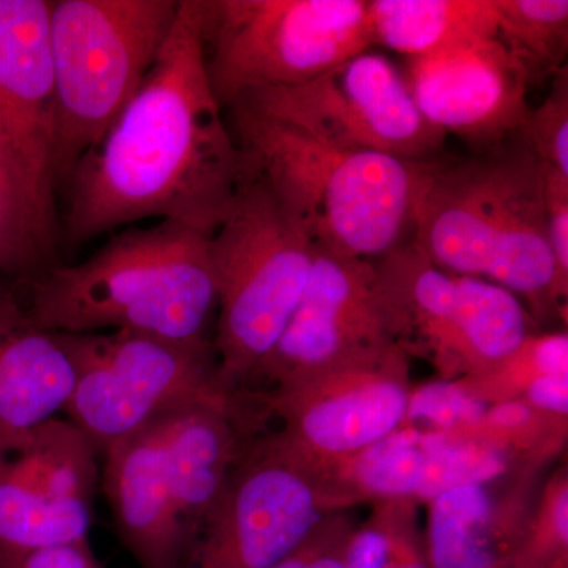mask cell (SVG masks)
<instances>
[{"mask_svg": "<svg viewBox=\"0 0 568 568\" xmlns=\"http://www.w3.org/2000/svg\"><path fill=\"white\" fill-rule=\"evenodd\" d=\"M497 37L523 63L532 84L567 67V0H493Z\"/></svg>", "mask_w": 568, "mask_h": 568, "instance_id": "cell-22", "label": "cell"}, {"mask_svg": "<svg viewBox=\"0 0 568 568\" xmlns=\"http://www.w3.org/2000/svg\"><path fill=\"white\" fill-rule=\"evenodd\" d=\"M50 0H0V138L54 215L55 92Z\"/></svg>", "mask_w": 568, "mask_h": 568, "instance_id": "cell-15", "label": "cell"}, {"mask_svg": "<svg viewBox=\"0 0 568 568\" xmlns=\"http://www.w3.org/2000/svg\"><path fill=\"white\" fill-rule=\"evenodd\" d=\"M375 43L425 58L497 37L493 0H368Z\"/></svg>", "mask_w": 568, "mask_h": 568, "instance_id": "cell-21", "label": "cell"}, {"mask_svg": "<svg viewBox=\"0 0 568 568\" xmlns=\"http://www.w3.org/2000/svg\"><path fill=\"white\" fill-rule=\"evenodd\" d=\"M410 92L426 121L474 151L519 132L532 81L499 37L410 59Z\"/></svg>", "mask_w": 568, "mask_h": 568, "instance_id": "cell-14", "label": "cell"}, {"mask_svg": "<svg viewBox=\"0 0 568 568\" xmlns=\"http://www.w3.org/2000/svg\"><path fill=\"white\" fill-rule=\"evenodd\" d=\"M203 22V0H182L140 91L71 173L70 245L153 216L211 235L233 207L245 159L209 81Z\"/></svg>", "mask_w": 568, "mask_h": 568, "instance_id": "cell-1", "label": "cell"}, {"mask_svg": "<svg viewBox=\"0 0 568 568\" xmlns=\"http://www.w3.org/2000/svg\"><path fill=\"white\" fill-rule=\"evenodd\" d=\"M316 248L260 175L246 170L233 207L209 235L215 284L220 375L246 390L293 317L315 265Z\"/></svg>", "mask_w": 568, "mask_h": 568, "instance_id": "cell-5", "label": "cell"}, {"mask_svg": "<svg viewBox=\"0 0 568 568\" xmlns=\"http://www.w3.org/2000/svg\"><path fill=\"white\" fill-rule=\"evenodd\" d=\"M544 166V164H541ZM545 216L549 250L556 272V293L567 305L568 298V178L544 166Z\"/></svg>", "mask_w": 568, "mask_h": 568, "instance_id": "cell-30", "label": "cell"}, {"mask_svg": "<svg viewBox=\"0 0 568 568\" xmlns=\"http://www.w3.org/2000/svg\"><path fill=\"white\" fill-rule=\"evenodd\" d=\"M413 387L410 358L392 346L256 394L284 447L332 476L403 425Z\"/></svg>", "mask_w": 568, "mask_h": 568, "instance_id": "cell-11", "label": "cell"}, {"mask_svg": "<svg viewBox=\"0 0 568 568\" xmlns=\"http://www.w3.org/2000/svg\"><path fill=\"white\" fill-rule=\"evenodd\" d=\"M168 417L104 452L103 488L123 547L140 568H185L168 463Z\"/></svg>", "mask_w": 568, "mask_h": 568, "instance_id": "cell-20", "label": "cell"}, {"mask_svg": "<svg viewBox=\"0 0 568 568\" xmlns=\"http://www.w3.org/2000/svg\"><path fill=\"white\" fill-rule=\"evenodd\" d=\"M508 568H568V466L549 470Z\"/></svg>", "mask_w": 568, "mask_h": 568, "instance_id": "cell-27", "label": "cell"}, {"mask_svg": "<svg viewBox=\"0 0 568 568\" xmlns=\"http://www.w3.org/2000/svg\"><path fill=\"white\" fill-rule=\"evenodd\" d=\"M26 306L58 334L207 339L216 308L209 235L173 220L123 231L82 263L36 276Z\"/></svg>", "mask_w": 568, "mask_h": 568, "instance_id": "cell-3", "label": "cell"}, {"mask_svg": "<svg viewBox=\"0 0 568 568\" xmlns=\"http://www.w3.org/2000/svg\"><path fill=\"white\" fill-rule=\"evenodd\" d=\"M355 506L331 474L295 457L274 429H264L235 467L185 568H272L325 519Z\"/></svg>", "mask_w": 568, "mask_h": 568, "instance_id": "cell-10", "label": "cell"}, {"mask_svg": "<svg viewBox=\"0 0 568 568\" xmlns=\"http://www.w3.org/2000/svg\"><path fill=\"white\" fill-rule=\"evenodd\" d=\"M515 467L473 436L399 426L332 476L355 504L405 499L428 504L447 489L487 480Z\"/></svg>", "mask_w": 568, "mask_h": 568, "instance_id": "cell-17", "label": "cell"}, {"mask_svg": "<svg viewBox=\"0 0 568 568\" xmlns=\"http://www.w3.org/2000/svg\"><path fill=\"white\" fill-rule=\"evenodd\" d=\"M179 7L175 0L52 2L55 182L70 178L140 91Z\"/></svg>", "mask_w": 568, "mask_h": 568, "instance_id": "cell-6", "label": "cell"}, {"mask_svg": "<svg viewBox=\"0 0 568 568\" xmlns=\"http://www.w3.org/2000/svg\"><path fill=\"white\" fill-rule=\"evenodd\" d=\"M74 383L65 336L40 327L26 302L0 283V459L65 413Z\"/></svg>", "mask_w": 568, "mask_h": 568, "instance_id": "cell-18", "label": "cell"}, {"mask_svg": "<svg viewBox=\"0 0 568 568\" xmlns=\"http://www.w3.org/2000/svg\"><path fill=\"white\" fill-rule=\"evenodd\" d=\"M205 67L222 108L316 80L375 43L368 0H203Z\"/></svg>", "mask_w": 568, "mask_h": 568, "instance_id": "cell-7", "label": "cell"}, {"mask_svg": "<svg viewBox=\"0 0 568 568\" xmlns=\"http://www.w3.org/2000/svg\"><path fill=\"white\" fill-rule=\"evenodd\" d=\"M54 226L0 138V272L36 268L50 253Z\"/></svg>", "mask_w": 568, "mask_h": 568, "instance_id": "cell-23", "label": "cell"}, {"mask_svg": "<svg viewBox=\"0 0 568 568\" xmlns=\"http://www.w3.org/2000/svg\"><path fill=\"white\" fill-rule=\"evenodd\" d=\"M551 88L544 102L529 108L521 133L530 149L549 170L568 178V70L551 78Z\"/></svg>", "mask_w": 568, "mask_h": 568, "instance_id": "cell-28", "label": "cell"}, {"mask_svg": "<svg viewBox=\"0 0 568 568\" xmlns=\"http://www.w3.org/2000/svg\"><path fill=\"white\" fill-rule=\"evenodd\" d=\"M328 95L347 148L424 163L447 136L426 121L406 78L386 55L365 51L327 73Z\"/></svg>", "mask_w": 568, "mask_h": 568, "instance_id": "cell-19", "label": "cell"}, {"mask_svg": "<svg viewBox=\"0 0 568 568\" xmlns=\"http://www.w3.org/2000/svg\"><path fill=\"white\" fill-rule=\"evenodd\" d=\"M231 132L313 246L377 261L413 237L418 163L349 151L233 104Z\"/></svg>", "mask_w": 568, "mask_h": 568, "instance_id": "cell-4", "label": "cell"}, {"mask_svg": "<svg viewBox=\"0 0 568 568\" xmlns=\"http://www.w3.org/2000/svg\"><path fill=\"white\" fill-rule=\"evenodd\" d=\"M375 264L396 345L437 379L491 372L540 327L506 287L443 271L413 241Z\"/></svg>", "mask_w": 568, "mask_h": 568, "instance_id": "cell-8", "label": "cell"}, {"mask_svg": "<svg viewBox=\"0 0 568 568\" xmlns=\"http://www.w3.org/2000/svg\"><path fill=\"white\" fill-rule=\"evenodd\" d=\"M97 455L73 422L55 417L0 459V558L89 541Z\"/></svg>", "mask_w": 568, "mask_h": 568, "instance_id": "cell-13", "label": "cell"}, {"mask_svg": "<svg viewBox=\"0 0 568 568\" xmlns=\"http://www.w3.org/2000/svg\"><path fill=\"white\" fill-rule=\"evenodd\" d=\"M0 568H103L91 541L37 549L20 556L0 558Z\"/></svg>", "mask_w": 568, "mask_h": 568, "instance_id": "cell-31", "label": "cell"}, {"mask_svg": "<svg viewBox=\"0 0 568 568\" xmlns=\"http://www.w3.org/2000/svg\"><path fill=\"white\" fill-rule=\"evenodd\" d=\"M568 418L521 402L485 406L474 436L515 466L549 467L566 454Z\"/></svg>", "mask_w": 568, "mask_h": 568, "instance_id": "cell-25", "label": "cell"}, {"mask_svg": "<svg viewBox=\"0 0 568 568\" xmlns=\"http://www.w3.org/2000/svg\"><path fill=\"white\" fill-rule=\"evenodd\" d=\"M548 376H568V334L564 331L529 335L506 361L491 372L455 381L481 405L519 402L537 381Z\"/></svg>", "mask_w": 568, "mask_h": 568, "instance_id": "cell-26", "label": "cell"}, {"mask_svg": "<svg viewBox=\"0 0 568 568\" xmlns=\"http://www.w3.org/2000/svg\"><path fill=\"white\" fill-rule=\"evenodd\" d=\"M63 336L77 365L65 414L99 454L159 418L244 392L224 383L209 338L130 331Z\"/></svg>", "mask_w": 568, "mask_h": 568, "instance_id": "cell-9", "label": "cell"}, {"mask_svg": "<svg viewBox=\"0 0 568 568\" xmlns=\"http://www.w3.org/2000/svg\"><path fill=\"white\" fill-rule=\"evenodd\" d=\"M548 467L515 466L429 500L426 555L433 568H508Z\"/></svg>", "mask_w": 568, "mask_h": 568, "instance_id": "cell-16", "label": "cell"}, {"mask_svg": "<svg viewBox=\"0 0 568 568\" xmlns=\"http://www.w3.org/2000/svg\"><path fill=\"white\" fill-rule=\"evenodd\" d=\"M392 346L398 345L375 261L316 248L305 293L246 390H268Z\"/></svg>", "mask_w": 568, "mask_h": 568, "instance_id": "cell-12", "label": "cell"}, {"mask_svg": "<svg viewBox=\"0 0 568 568\" xmlns=\"http://www.w3.org/2000/svg\"><path fill=\"white\" fill-rule=\"evenodd\" d=\"M410 241L443 271L506 287L538 325L567 323L548 244L544 166L521 130L469 156L418 163Z\"/></svg>", "mask_w": 568, "mask_h": 568, "instance_id": "cell-2", "label": "cell"}, {"mask_svg": "<svg viewBox=\"0 0 568 568\" xmlns=\"http://www.w3.org/2000/svg\"><path fill=\"white\" fill-rule=\"evenodd\" d=\"M355 526L351 510L325 519L304 544L272 568H345V548Z\"/></svg>", "mask_w": 568, "mask_h": 568, "instance_id": "cell-29", "label": "cell"}, {"mask_svg": "<svg viewBox=\"0 0 568 568\" xmlns=\"http://www.w3.org/2000/svg\"><path fill=\"white\" fill-rule=\"evenodd\" d=\"M372 504L368 517L347 538L345 568H407L429 560L418 504L405 499Z\"/></svg>", "mask_w": 568, "mask_h": 568, "instance_id": "cell-24", "label": "cell"}]
</instances>
